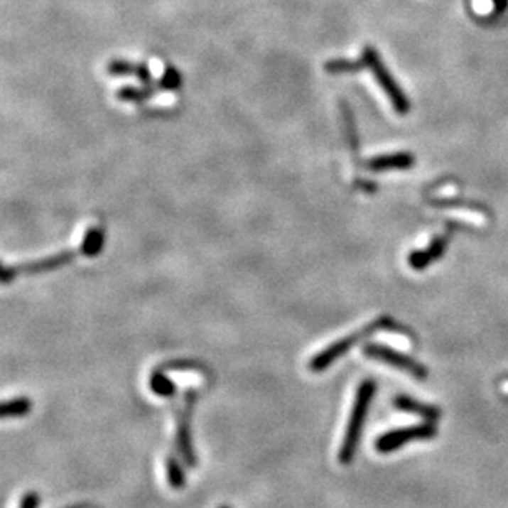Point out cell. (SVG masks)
<instances>
[{"mask_svg":"<svg viewBox=\"0 0 508 508\" xmlns=\"http://www.w3.org/2000/svg\"><path fill=\"white\" fill-rule=\"evenodd\" d=\"M377 385L374 380H365L360 384L357 395H355L352 411H350V418L347 423V428H345V436L342 439V444H340L339 449V463L340 464H350L352 463L355 451H357L359 441H360V434H362V426L365 421V416H367L372 398L375 395Z\"/></svg>","mask_w":508,"mask_h":508,"instance_id":"cell-1","label":"cell"},{"mask_svg":"<svg viewBox=\"0 0 508 508\" xmlns=\"http://www.w3.org/2000/svg\"><path fill=\"white\" fill-rule=\"evenodd\" d=\"M31 410V401L28 398L25 396H18L13 398V400L5 401L2 405V418H17V416H23L30 413Z\"/></svg>","mask_w":508,"mask_h":508,"instance_id":"cell-14","label":"cell"},{"mask_svg":"<svg viewBox=\"0 0 508 508\" xmlns=\"http://www.w3.org/2000/svg\"><path fill=\"white\" fill-rule=\"evenodd\" d=\"M38 504H40L38 494H36V492H28V494L23 495L20 508H38Z\"/></svg>","mask_w":508,"mask_h":508,"instance_id":"cell-19","label":"cell"},{"mask_svg":"<svg viewBox=\"0 0 508 508\" xmlns=\"http://www.w3.org/2000/svg\"><path fill=\"white\" fill-rule=\"evenodd\" d=\"M104 234L99 227H91L86 232L81 244V254L86 256H96L102 250Z\"/></svg>","mask_w":508,"mask_h":508,"instance_id":"cell-13","label":"cell"},{"mask_svg":"<svg viewBox=\"0 0 508 508\" xmlns=\"http://www.w3.org/2000/svg\"><path fill=\"white\" fill-rule=\"evenodd\" d=\"M193 401H195V396L188 395V398H186V406H188L186 411L181 413V415L178 416L176 441H178V448H180V453L183 454V458H185L188 465L195 468V465H196V455H195V451H193L191 434H190V411H191Z\"/></svg>","mask_w":508,"mask_h":508,"instance_id":"cell-7","label":"cell"},{"mask_svg":"<svg viewBox=\"0 0 508 508\" xmlns=\"http://www.w3.org/2000/svg\"><path fill=\"white\" fill-rule=\"evenodd\" d=\"M219 508H229V507H219Z\"/></svg>","mask_w":508,"mask_h":508,"instance_id":"cell-22","label":"cell"},{"mask_svg":"<svg viewBox=\"0 0 508 508\" xmlns=\"http://www.w3.org/2000/svg\"><path fill=\"white\" fill-rule=\"evenodd\" d=\"M390 326H394V323H391L389 318H379L377 321L367 324V326H365L364 329H360V331L352 333V334H349V336H345L342 339L336 340V342L331 344L329 347H326L324 350H321V352H319L318 355H314V357L311 359V362H310V370L311 372L326 370L329 365L334 362V360H337L340 355H344L350 347H354V345L357 344L359 340H362L364 337L370 336V334H374L375 331H379V329L390 328Z\"/></svg>","mask_w":508,"mask_h":508,"instance_id":"cell-3","label":"cell"},{"mask_svg":"<svg viewBox=\"0 0 508 508\" xmlns=\"http://www.w3.org/2000/svg\"><path fill=\"white\" fill-rule=\"evenodd\" d=\"M107 71L114 76H135L137 80H140L144 85L151 86L153 85V80H151L150 71L146 70L145 65L141 63H130L125 60H114L109 63Z\"/></svg>","mask_w":508,"mask_h":508,"instance_id":"cell-9","label":"cell"},{"mask_svg":"<svg viewBox=\"0 0 508 508\" xmlns=\"http://www.w3.org/2000/svg\"><path fill=\"white\" fill-rule=\"evenodd\" d=\"M153 94H155V89L151 86L145 87V89L125 86L117 92V97L122 99V101H127V102H141V101H145V99L153 96Z\"/></svg>","mask_w":508,"mask_h":508,"instance_id":"cell-16","label":"cell"},{"mask_svg":"<svg viewBox=\"0 0 508 508\" xmlns=\"http://www.w3.org/2000/svg\"><path fill=\"white\" fill-rule=\"evenodd\" d=\"M362 60L365 63V67H369L374 75L375 81L379 82V86L382 87V91L385 92V96L389 97V101L391 102L395 111L400 115H405L410 112L411 104L410 99L403 89L398 85L396 80L391 76V72L389 71V67L385 66V63L382 61V58L377 53V50L374 46H365L362 51Z\"/></svg>","mask_w":508,"mask_h":508,"instance_id":"cell-2","label":"cell"},{"mask_svg":"<svg viewBox=\"0 0 508 508\" xmlns=\"http://www.w3.org/2000/svg\"><path fill=\"white\" fill-rule=\"evenodd\" d=\"M150 389L153 390V394L160 396H173L176 394L175 382L165 374L163 367L153 370V374L150 377Z\"/></svg>","mask_w":508,"mask_h":508,"instance_id":"cell-12","label":"cell"},{"mask_svg":"<svg viewBox=\"0 0 508 508\" xmlns=\"http://www.w3.org/2000/svg\"><path fill=\"white\" fill-rule=\"evenodd\" d=\"M166 479H168V484L173 489H183L186 484V475L183 472V468L173 455L166 458Z\"/></svg>","mask_w":508,"mask_h":508,"instance_id":"cell-15","label":"cell"},{"mask_svg":"<svg viewBox=\"0 0 508 508\" xmlns=\"http://www.w3.org/2000/svg\"><path fill=\"white\" fill-rule=\"evenodd\" d=\"M158 86L163 87V89H170V91H175V89H178L181 86L180 72H178L175 67H166L165 75L161 76Z\"/></svg>","mask_w":508,"mask_h":508,"instance_id":"cell-18","label":"cell"},{"mask_svg":"<svg viewBox=\"0 0 508 508\" xmlns=\"http://www.w3.org/2000/svg\"><path fill=\"white\" fill-rule=\"evenodd\" d=\"M449 242V232L439 235L433 240L431 244L428 245V249L424 250H416V252H413L410 255V265L411 269L415 270H423L426 269L428 265H431L433 261H436L439 256L444 254V250H446V245Z\"/></svg>","mask_w":508,"mask_h":508,"instance_id":"cell-8","label":"cell"},{"mask_svg":"<svg viewBox=\"0 0 508 508\" xmlns=\"http://www.w3.org/2000/svg\"><path fill=\"white\" fill-rule=\"evenodd\" d=\"M17 266H5L4 269V274H2V281L7 285V283L12 281L15 276H17Z\"/></svg>","mask_w":508,"mask_h":508,"instance_id":"cell-20","label":"cell"},{"mask_svg":"<svg viewBox=\"0 0 508 508\" xmlns=\"http://www.w3.org/2000/svg\"><path fill=\"white\" fill-rule=\"evenodd\" d=\"M395 405L403 411L413 413V415L423 416L426 420H438L439 418V410L431 405H424L416 400H413L410 396H396Z\"/></svg>","mask_w":508,"mask_h":508,"instance_id":"cell-11","label":"cell"},{"mask_svg":"<svg viewBox=\"0 0 508 508\" xmlns=\"http://www.w3.org/2000/svg\"><path fill=\"white\" fill-rule=\"evenodd\" d=\"M75 252L72 250H65V252L45 256V259L35 260L31 264H25L17 266L18 271H25V274H40V271H46L51 269H58V266L70 264V261L75 259Z\"/></svg>","mask_w":508,"mask_h":508,"instance_id":"cell-10","label":"cell"},{"mask_svg":"<svg viewBox=\"0 0 508 508\" xmlns=\"http://www.w3.org/2000/svg\"><path fill=\"white\" fill-rule=\"evenodd\" d=\"M364 354L367 355V357L389 364V365H391V367H395L398 370L406 372V374L413 375L418 380H424L428 377V370L424 369L421 364H418L416 360L410 359L408 355H403L400 352H396V350H394V349L387 347V345L367 344L364 347Z\"/></svg>","mask_w":508,"mask_h":508,"instance_id":"cell-4","label":"cell"},{"mask_svg":"<svg viewBox=\"0 0 508 508\" xmlns=\"http://www.w3.org/2000/svg\"><path fill=\"white\" fill-rule=\"evenodd\" d=\"M415 155L410 151H396V153L379 155L367 161L370 171H403L410 170L415 165Z\"/></svg>","mask_w":508,"mask_h":508,"instance_id":"cell-6","label":"cell"},{"mask_svg":"<svg viewBox=\"0 0 508 508\" xmlns=\"http://www.w3.org/2000/svg\"><path fill=\"white\" fill-rule=\"evenodd\" d=\"M362 67H365V63L362 58H360L359 61H352V60H333L326 63V70L329 72H334V75H337V72H354V71H360Z\"/></svg>","mask_w":508,"mask_h":508,"instance_id":"cell-17","label":"cell"},{"mask_svg":"<svg viewBox=\"0 0 508 508\" xmlns=\"http://www.w3.org/2000/svg\"><path fill=\"white\" fill-rule=\"evenodd\" d=\"M436 436V428L433 424H416V426L394 429L385 433L384 436L377 439L375 448L379 453H394L406 443L418 441V439H429Z\"/></svg>","mask_w":508,"mask_h":508,"instance_id":"cell-5","label":"cell"},{"mask_svg":"<svg viewBox=\"0 0 508 508\" xmlns=\"http://www.w3.org/2000/svg\"><path fill=\"white\" fill-rule=\"evenodd\" d=\"M67 508H91L89 505H75V507H67Z\"/></svg>","mask_w":508,"mask_h":508,"instance_id":"cell-21","label":"cell"}]
</instances>
